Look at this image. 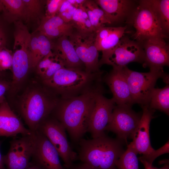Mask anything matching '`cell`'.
Instances as JSON below:
<instances>
[{
	"label": "cell",
	"instance_id": "41",
	"mask_svg": "<svg viewBox=\"0 0 169 169\" xmlns=\"http://www.w3.org/2000/svg\"><path fill=\"white\" fill-rule=\"evenodd\" d=\"M25 169H40L38 168L36 166H34L30 164V165L27 168H26Z\"/></svg>",
	"mask_w": 169,
	"mask_h": 169
},
{
	"label": "cell",
	"instance_id": "24",
	"mask_svg": "<svg viewBox=\"0 0 169 169\" xmlns=\"http://www.w3.org/2000/svg\"><path fill=\"white\" fill-rule=\"evenodd\" d=\"M166 34L169 31V0H149Z\"/></svg>",
	"mask_w": 169,
	"mask_h": 169
},
{
	"label": "cell",
	"instance_id": "21",
	"mask_svg": "<svg viewBox=\"0 0 169 169\" xmlns=\"http://www.w3.org/2000/svg\"><path fill=\"white\" fill-rule=\"evenodd\" d=\"M127 27H101L96 31L95 46L98 51L110 49L116 46L126 33Z\"/></svg>",
	"mask_w": 169,
	"mask_h": 169
},
{
	"label": "cell",
	"instance_id": "35",
	"mask_svg": "<svg viewBox=\"0 0 169 169\" xmlns=\"http://www.w3.org/2000/svg\"><path fill=\"white\" fill-rule=\"evenodd\" d=\"M10 87V82L0 78V104L5 100V95Z\"/></svg>",
	"mask_w": 169,
	"mask_h": 169
},
{
	"label": "cell",
	"instance_id": "6",
	"mask_svg": "<svg viewBox=\"0 0 169 169\" xmlns=\"http://www.w3.org/2000/svg\"><path fill=\"white\" fill-rule=\"evenodd\" d=\"M131 22L136 30L133 37L141 44L150 38H167L149 0L139 2L133 12Z\"/></svg>",
	"mask_w": 169,
	"mask_h": 169
},
{
	"label": "cell",
	"instance_id": "11",
	"mask_svg": "<svg viewBox=\"0 0 169 169\" xmlns=\"http://www.w3.org/2000/svg\"><path fill=\"white\" fill-rule=\"evenodd\" d=\"M142 113L135 112L131 107L116 105L105 131L114 133L116 138L125 141L131 138L140 122Z\"/></svg>",
	"mask_w": 169,
	"mask_h": 169
},
{
	"label": "cell",
	"instance_id": "23",
	"mask_svg": "<svg viewBox=\"0 0 169 169\" xmlns=\"http://www.w3.org/2000/svg\"><path fill=\"white\" fill-rule=\"evenodd\" d=\"M148 107L158 110L168 115L169 114V85L167 84L162 88L154 89L152 93Z\"/></svg>",
	"mask_w": 169,
	"mask_h": 169
},
{
	"label": "cell",
	"instance_id": "3",
	"mask_svg": "<svg viewBox=\"0 0 169 169\" xmlns=\"http://www.w3.org/2000/svg\"><path fill=\"white\" fill-rule=\"evenodd\" d=\"M124 142L105 134L90 139L82 138L78 143V160L94 169H116V162L125 151Z\"/></svg>",
	"mask_w": 169,
	"mask_h": 169
},
{
	"label": "cell",
	"instance_id": "37",
	"mask_svg": "<svg viewBox=\"0 0 169 169\" xmlns=\"http://www.w3.org/2000/svg\"><path fill=\"white\" fill-rule=\"evenodd\" d=\"M5 33L2 27L0 26V47L5 46L6 39Z\"/></svg>",
	"mask_w": 169,
	"mask_h": 169
},
{
	"label": "cell",
	"instance_id": "14",
	"mask_svg": "<svg viewBox=\"0 0 169 169\" xmlns=\"http://www.w3.org/2000/svg\"><path fill=\"white\" fill-rule=\"evenodd\" d=\"M144 58L143 66L150 71L163 70V67L169 65V47L164 39L153 38L143 42Z\"/></svg>",
	"mask_w": 169,
	"mask_h": 169
},
{
	"label": "cell",
	"instance_id": "9",
	"mask_svg": "<svg viewBox=\"0 0 169 169\" xmlns=\"http://www.w3.org/2000/svg\"><path fill=\"white\" fill-rule=\"evenodd\" d=\"M95 31L83 33L74 29L68 36L79 58L84 64L85 71L88 73L101 72L98 51L95 44Z\"/></svg>",
	"mask_w": 169,
	"mask_h": 169
},
{
	"label": "cell",
	"instance_id": "22",
	"mask_svg": "<svg viewBox=\"0 0 169 169\" xmlns=\"http://www.w3.org/2000/svg\"><path fill=\"white\" fill-rule=\"evenodd\" d=\"M4 17L9 22L23 20L26 21L24 4L23 0H0Z\"/></svg>",
	"mask_w": 169,
	"mask_h": 169
},
{
	"label": "cell",
	"instance_id": "26",
	"mask_svg": "<svg viewBox=\"0 0 169 169\" xmlns=\"http://www.w3.org/2000/svg\"><path fill=\"white\" fill-rule=\"evenodd\" d=\"M137 155L128 145L127 149L116 162V169H139Z\"/></svg>",
	"mask_w": 169,
	"mask_h": 169
},
{
	"label": "cell",
	"instance_id": "12",
	"mask_svg": "<svg viewBox=\"0 0 169 169\" xmlns=\"http://www.w3.org/2000/svg\"><path fill=\"white\" fill-rule=\"evenodd\" d=\"M103 89L98 91L95 96L94 107L90 119L88 132L92 138L105 134L113 111L116 104L112 98L109 99L103 95Z\"/></svg>",
	"mask_w": 169,
	"mask_h": 169
},
{
	"label": "cell",
	"instance_id": "5",
	"mask_svg": "<svg viewBox=\"0 0 169 169\" xmlns=\"http://www.w3.org/2000/svg\"><path fill=\"white\" fill-rule=\"evenodd\" d=\"M129 87L133 104L141 107L148 106L152 91L157 79L162 78L169 84L168 75L163 70L150 71L146 73L132 70L126 66L122 68Z\"/></svg>",
	"mask_w": 169,
	"mask_h": 169
},
{
	"label": "cell",
	"instance_id": "17",
	"mask_svg": "<svg viewBox=\"0 0 169 169\" xmlns=\"http://www.w3.org/2000/svg\"><path fill=\"white\" fill-rule=\"evenodd\" d=\"M32 132L24 126L6 100L0 104V137L14 138L18 134L25 135Z\"/></svg>",
	"mask_w": 169,
	"mask_h": 169
},
{
	"label": "cell",
	"instance_id": "4",
	"mask_svg": "<svg viewBox=\"0 0 169 169\" xmlns=\"http://www.w3.org/2000/svg\"><path fill=\"white\" fill-rule=\"evenodd\" d=\"M103 72L90 74L84 70L65 67L50 78L42 81L46 87L62 98L74 96L93 87V82L101 81Z\"/></svg>",
	"mask_w": 169,
	"mask_h": 169
},
{
	"label": "cell",
	"instance_id": "19",
	"mask_svg": "<svg viewBox=\"0 0 169 169\" xmlns=\"http://www.w3.org/2000/svg\"><path fill=\"white\" fill-rule=\"evenodd\" d=\"M74 30L71 22L65 23L56 15L50 18L43 17L34 32H38L51 40L64 35L69 36Z\"/></svg>",
	"mask_w": 169,
	"mask_h": 169
},
{
	"label": "cell",
	"instance_id": "7",
	"mask_svg": "<svg viewBox=\"0 0 169 169\" xmlns=\"http://www.w3.org/2000/svg\"><path fill=\"white\" fill-rule=\"evenodd\" d=\"M102 52L100 67L107 64L112 66L113 68H120L132 62L143 64L144 60V50L141 43L124 36L114 47Z\"/></svg>",
	"mask_w": 169,
	"mask_h": 169
},
{
	"label": "cell",
	"instance_id": "42",
	"mask_svg": "<svg viewBox=\"0 0 169 169\" xmlns=\"http://www.w3.org/2000/svg\"><path fill=\"white\" fill-rule=\"evenodd\" d=\"M4 74L2 72L0 71V78H2L3 77Z\"/></svg>",
	"mask_w": 169,
	"mask_h": 169
},
{
	"label": "cell",
	"instance_id": "1",
	"mask_svg": "<svg viewBox=\"0 0 169 169\" xmlns=\"http://www.w3.org/2000/svg\"><path fill=\"white\" fill-rule=\"evenodd\" d=\"M100 84L77 95L62 98L50 115L63 125L74 143H78L88 131L95 94L103 88Z\"/></svg>",
	"mask_w": 169,
	"mask_h": 169
},
{
	"label": "cell",
	"instance_id": "30",
	"mask_svg": "<svg viewBox=\"0 0 169 169\" xmlns=\"http://www.w3.org/2000/svg\"><path fill=\"white\" fill-rule=\"evenodd\" d=\"M12 51L5 46L0 47V71L12 70Z\"/></svg>",
	"mask_w": 169,
	"mask_h": 169
},
{
	"label": "cell",
	"instance_id": "38",
	"mask_svg": "<svg viewBox=\"0 0 169 169\" xmlns=\"http://www.w3.org/2000/svg\"><path fill=\"white\" fill-rule=\"evenodd\" d=\"M1 142L0 141V169H6L4 163L3 155L2 154L1 150Z\"/></svg>",
	"mask_w": 169,
	"mask_h": 169
},
{
	"label": "cell",
	"instance_id": "2",
	"mask_svg": "<svg viewBox=\"0 0 169 169\" xmlns=\"http://www.w3.org/2000/svg\"><path fill=\"white\" fill-rule=\"evenodd\" d=\"M56 94L47 87L34 84L27 87L19 98L18 112L32 132L38 129L57 106Z\"/></svg>",
	"mask_w": 169,
	"mask_h": 169
},
{
	"label": "cell",
	"instance_id": "25",
	"mask_svg": "<svg viewBox=\"0 0 169 169\" xmlns=\"http://www.w3.org/2000/svg\"><path fill=\"white\" fill-rule=\"evenodd\" d=\"M75 30L83 33L95 31L92 26L83 5L77 9L71 22Z\"/></svg>",
	"mask_w": 169,
	"mask_h": 169
},
{
	"label": "cell",
	"instance_id": "20",
	"mask_svg": "<svg viewBox=\"0 0 169 169\" xmlns=\"http://www.w3.org/2000/svg\"><path fill=\"white\" fill-rule=\"evenodd\" d=\"M98 6L104 11L111 24L124 19L131 11L132 1L128 0H96Z\"/></svg>",
	"mask_w": 169,
	"mask_h": 169
},
{
	"label": "cell",
	"instance_id": "13",
	"mask_svg": "<svg viewBox=\"0 0 169 169\" xmlns=\"http://www.w3.org/2000/svg\"><path fill=\"white\" fill-rule=\"evenodd\" d=\"M35 141L30 164L40 169H66L61 163L59 154L41 132H35Z\"/></svg>",
	"mask_w": 169,
	"mask_h": 169
},
{
	"label": "cell",
	"instance_id": "31",
	"mask_svg": "<svg viewBox=\"0 0 169 169\" xmlns=\"http://www.w3.org/2000/svg\"><path fill=\"white\" fill-rule=\"evenodd\" d=\"M169 152V141L163 146L157 150H155L151 153L145 155H142L139 157L140 161H144L152 165L155 159L159 156Z\"/></svg>",
	"mask_w": 169,
	"mask_h": 169
},
{
	"label": "cell",
	"instance_id": "29",
	"mask_svg": "<svg viewBox=\"0 0 169 169\" xmlns=\"http://www.w3.org/2000/svg\"><path fill=\"white\" fill-rule=\"evenodd\" d=\"M76 9L67 0H64L57 15L59 17L65 22L69 23L72 21L73 15Z\"/></svg>",
	"mask_w": 169,
	"mask_h": 169
},
{
	"label": "cell",
	"instance_id": "27",
	"mask_svg": "<svg viewBox=\"0 0 169 169\" xmlns=\"http://www.w3.org/2000/svg\"><path fill=\"white\" fill-rule=\"evenodd\" d=\"M25 5L26 21L29 22L37 18L42 9V1L38 0H23Z\"/></svg>",
	"mask_w": 169,
	"mask_h": 169
},
{
	"label": "cell",
	"instance_id": "43",
	"mask_svg": "<svg viewBox=\"0 0 169 169\" xmlns=\"http://www.w3.org/2000/svg\"><path fill=\"white\" fill-rule=\"evenodd\" d=\"M2 11V5L0 0V12Z\"/></svg>",
	"mask_w": 169,
	"mask_h": 169
},
{
	"label": "cell",
	"instance_id": "15",
	"mask_svg": "<svg viewBox=\"0 0 169 169\" xmlns=\"http://www.w3.org/2000/svg\"><path fill=\"white\" fill-rule=\"evenodd\" d=\"M141 108L143 112L140 120L131 138L132 141L128 145L137 154L145 155L155 150L151 146L149 130L151 121L155 110L150 109L148 106Z\"/></svg>",
	"mask_w": 169,
	"mask_h": 169
},
{
	"label": "cell",
	"instance_id": "16",
	"mask_svg": "<svg viewBox=\"0 0 169 169\" xmlns=\"http://www.w3.org/2000/svg\"><path fill=\"white\" fill-rule=\"evenodd\" d=\"M113 94L117 105L132 106L133 103L126 78L122 68H113L104 78Z\"/></svg>",
	"mask_w": 169,
	"mask_h": 169
},
{
	"label": "cell",
	"instance_id": "33",
	"mask_svg": "<svg viewBox=\"0 0 169 169\" xmlns=\"http://www.w3.org/2000/svg\"><path fill=\"white\" fill-rule=\"evenodd\" d=\"M56 55L54 59L41 78L42 81L50 78L59 69L65 67L62 61Z\"/></svg>",
	"mask_w": 169,
	"mask_h": 169
},
{
	"label": "cell",
	"instance_id": "28",
	"mask_svg": "<svg viewBox=\"0 0 169 169\" xmlns=\"http://www.w3.org/2000/svg\"><path fill=\"white\" fill-rule=\"evenodd\" d=\"M83 6L90 10L103 25L111 24L104 11L98 6L95 0H85Z\"/></svg>",
	"mask_w": 169,
	"mask_h": 169
},
{
	"label": "cell",
	"instance_id": "32",
	"mask_svg": "<svg viewBox=\"0 0 169 169\" xmlns=\"http://www.w3.org/2000/svg\"><path fill=\"white\" fill-rule=\"evenodd\" d=\"M56 56V54L52 51L38 63L36 67V72L41 78L49 68Z\"/></svg>",
	"mask_w": 169,
	"mask_h": 169
},
{
	"label": "cell",
	"instance_id": "36",
	"mask_svg": "<svg viewBox=\"0 0 169 169\" xmlns=\"http://www.w3.org/2000/svg\"><path fill=\"white\" fill-rule=\"evenodd\" d=\"M69 169H94L87 164L81 162L73 164Z\"/></svg>",
	"mask_w": 169,
	"mask_h": 169
},
{
	"label": "cell",
	"instance_id": "10",
	"mask_svg": "<svg viewBox=\"0 0 169 169\" xmlns=\"http://www.w3.org/2000/svg\"><path fill=\"white\" fill-rule=\"evenodd\" d=\"M35 133L22 135L19 138H13L10 142V148L3 156L6 169H25L30 161L35 141Z\"/></svg>",
	"mask_w": 169,
	"mask_h": 169
},
{
	"label": "cell",
	"instance_id": "8",
	"mask_svg": "<svg viewBox=\"0 0 169 169\" xmlns=\"http://www.w3.org/2000/svg\"><path fill=\"white\" fill-rule=\"evenodd\" d=\"M38 130L48 139L63 161L64 167L69 169L78 160V156L70 146L64 127L50 115L41 124Z\"/></svg>",
	"mask_w": 169,
	"mask_h": 169
},
{
	"label": "cell",
	"instance_id": "34",
	"mask_svg": "<svg viewBox=\"0 0 169 169\" xmlns=\"http://www.w3.org/2000/svg\"><path fill=\"white\" fill-rule=\"evenodd\" d=\"M64 0H48L46 1L45 17L50 18L57 15Z\"/></svg>",
	"mask_w": 169,
	"mask_h": 169
},
{
	"label": "cell",
	"instance_id": "18",
	"mask_svg": "<svg viewBox=\"0 0 169 169\" xmlns=\"http://www.w3.org/2000/svg\"><path fill=\"white\" fill-rule=\"evenodd\" d=\"M52 51L62 61L65 67L85 70L84 64L68 36L64 35L57 38L53 42Z\"/></svg>",
	"mask_w": 169,
	"mask_h": 169
},
{
	"label": "cell",
	"instance_id": "39",
	"mask_svg": "<svg viewBox=\"0 0 169 169\" xmlns=\"http://www.w3.org/2000/svg\"><path fill=\"white\" fill-rule=\"evenodd\" d=\"M140 161L143 164L145 169H153L152 165L144 161Z\"/></svg>",
	"mask_w": 169,
	"mask_h": 169
},
{
	"label": "cell",
	"instance_id": "40",
	"mask_svg": "<svg viewBox=\"0 0 169 169\" xmlns=\"http://www.w3.org/2000/svg\"><path fill=\"white\" fill-rule=\"evenodd\" d=\"M152 168L153 169H169V165L168 163H165L163 166L161 168H158L154 167L152 166Z\"/></svg>",
	"mask_w": 169,
	"mask_h": 169
}]
</instances>
